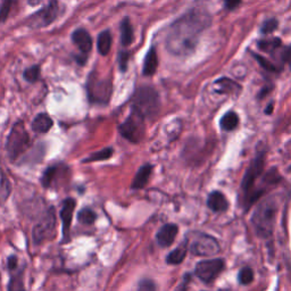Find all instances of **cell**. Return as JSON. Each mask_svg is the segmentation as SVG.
<instances>
[{"label":"cell","mask_w":291,"mask_h":291,"mask_svg":"<svg viewBox=\"0 0 291 291\" xmlns=\"http://www.w3.org/2000/svg\"><path fill=\"white\" fill-rule=\"evenodd\" d=\"M254 55V57L256 58V61L259 63V65L262 66L263 68L268 69L269 72H276L278 69H276V66L269 61V59H265L264 57H262V56H259L257 54H252Z\"/></svg>","instance_id":"obj_32"},{"label":"cell","mask_w":291,"mask_h":291,"mask_svg":"<svg viewBox=\"0 0 291 291\" xmlns=\"http://www.w3.org/2000/svg\"><path fill=\"white\" fill-rule=\"evenodd\" d=\"M212 19L206 10L194 8L172 24L166 37V48L174 56H188L195 51L201 33Z\"/></svg>","instance_id":"obj_1"},{"label":"cell","mask_w":291,"mask_h":291,"mask_svg":"<svg viewBox=\"0 0 291 291\" xmlns=\"http://www.w3.org/2000/svg\"><path fill=\"white\" fill-rule=\"evenodd\" d=\"M157 67H158V56L155 48H149L148 52H147L145 62H143V75L152 76L156 73Z\"/></svg>","instance_id":"obj_15"},{"label":"cell","mask_w":291,"mask_h":291,"mask_svg":"<svg viewBox=\"0 0 291 291\" xmlns=\"http://www.w3.org/2000/svg\"><path fill=\"white\" fill-rule=\"evenodd\" d=\"M133 27L129 19H124L121 23V42L124 47H128L133 42Z\"/></svg>","instance_id":"obj_19"},{"label":"cell","mask_w":291,"mask_h":291,"mask_svg":"<svg viewBox=\"0 0 291 291\" xmlns=\"http://www.w3.org/2000/svg\"><path fill=\"white\" fill-rule=\"evenodd\" d=\"M272 107H273V106H272V104H271V105H269V107L266 108L265 113H266V114H271V113H272Z\"/></svg>","instance_id":"obj_39"},{"label":"cell","mask_w":291,"mask_h":291,"mask_svg":"<svg viewBox=\"0 0 291 291\" xmlns=\"http://www.w3.org/2000/svg\"><path fill=\"white\" fill-rule=\"evenodd\" d=\"M136 291H156V287L154 285V282L150 281V280H142V281L139 283Z\"/></svg>","instance_id":"obj_35"},{"label":"cell","mask_w":291,"mask_h":291,"mask_svg":"<svg viewBox=\"0 0 291 291\" xmlns=\"http://www.w3.org/2000/svg\"><path fill=\"white\" fill-rule=\"evenodd\" d=\"M56 230V214L54 208L47 210L33 229V240L36 244H42L51 239Z\"/></svg>","instance_id":"obj_7"},{"label":"cell","mask_w":291,"mask_h":291,"mask_svg":"<svg viewBox=\"0 0 291 291\" xmlns=\"http://www.w3.org/2000/svg\"><path fill=\"white\" fill-rule=\"evenodd\" d=\"M179 232L178 226L175 224H166L157 233V241H158L159 246L168 247L173 244L175 240V237Z\"/></svg>","instance_id":"obj_14"},{"label":"cell","mask_w":291,"mask_h":291,"mask_svg":"<svg viewBox=\"0 0 291 291\" xmlns=\"http://www.w3.org/2000/svg\"><path fill=\"white\" fill-rule=\"evenodd\" d=\"M118 130H120L121 135L123 136V138L133 143H138L141 141L143 136H145V117L141 116L138 112L132 110L129 117L118 126Z\"/></svg>","instance_id":"obj_5"},{"label":"cell","mask_w":291,"mask_h":291,"mask_svg":"<svg viewBox=\"0 0 291 291\" xmlns=\"http://www.w3.org/2000/svg\"><path fill=\"white\" fill-rule=\"evenodd\" d=\"M12 187H10V182L5 174V172L0 170V202H5L6 199L9 197Z\"/></svg>","instance_id":"obj_23"},{"label":"cell","mask_w":291,"mask_h":291,"mask_svg":"<svg viewBox=\"0 0 291 291\" xmlns=\"http://www.w3.org/2000/svg\"><path fill=\"white\" fill-rule=\"evenodd\" d=\"M276 214V205L272 199H268L259 204L252 215V223L262 236L271 233Z\"/></svg>","instance_id":"obj_4"},{"label":"cell","mask_w":291,"mask_h":291,"mask_svg":"<svg viewBox=\"0 0 291 291\" xmlns=\"http://www.w3.org/2000/svg\"><path fill=\"white\" fill-rule=\"evenodd\" d=\"M129 58H130V54L126 51H122L118 55V64H120V68L121 71H126V67H128V63H129Z\"/></svg>","instance_id":"obj_36"},{"label":"cell","mask_w":291,"mask_h":291,"mask_svg":"<svg viewBox=\"0 0 291 291\" xmlns=\"http://www.w3.org/2000/svg\"><path fill=\"white\" fill-rule=\"evenodd\" d=\"M113 148H105L100 152L94 153L92 155L88 157L83 160L84 163H89V162H98V160H106L108 158H111L112 155H113Z\"/></svg>","instance_id":"obj_25"},{"label":"cell","mask_w":291,"mask_h":291,"mask_svg":"<svg viewBox=\"0 0 291 291\" xmlns=\"http://www.w3.org/2000/svg\"><path fill=\"white\" fill-rule=\"evenodd\" d=\"M32 130L38 133H47L52 128V120L47 114L41 113L34 118L32 124Z\"/></svg>","instance_id":"obj_18"},{"label":"cell","mask_w":291,"mask_h":291,"mask_svg":"<svg viewBox=\"0 0 291 291\" xmlns=\"http://www.w3.org/2000/svg\"><path fill=\"white\" fill-rule=\"evenodd\" d=\"M254 279V273H252L251 269L249 268H245L240 271L239 273V281L243 285H249V283L252 281Z\"/></svg>","instance_id":"obj_31"},{"label":"cell","mask_w":291,"mask_h":291,"mask_svg":"<svg viewBox=\"0 0 291 291\" xmlns=\"http://www.w3.org/2000/svg\"><path fill=\"white\" fill-rule=\"evenodd\" d=\"M207 205L214 212H224V210L227 209V206H229L225 196L219 191H214L209 195Z\"/></svg>","instance_id":"obj_16"},{"label":"cell","mask_w":291,"mask_h":291,"mask_svg":"<svg viewBox=\"0 0 291 291\" xmlns=\"http://www.w3.org/2000/svg\"><path fill=\"white\" fill-rule=\"evenodd\" d=\"M8 291H25L22 279L19 278V276H15V278L10 280Z\"/></svg>","instance_id":"obj_33"},{"label":"cell","mask_w":291,"mask_h":291,"mask_svg":"<svg viewBox=\"0 0 291 291\" xmlns=\"http://www.w3.org/2000/svg\"><path fill=\"white\" fill-rule=\"evenodd\" d=\"M224 2L227 9H234L240 5L241 0H224Z\"/></svg>","instance_id":"obj_37"},{"label":"cell","mask_w":291,"mask_h":291,"mask_svg":"<svg viewBox=\"0 0 291 291\" xmlns=\"http://www.w3.org/2000/svg\"><path fill=\"white\" fill-rule=\"evenodd\" d=\"M58 14V2L57 0H50L45 8L40 9L39 12L34 13L32 16L27 19V25L34 29H40L49 25L54 22Z\"/></svg>","instance_id":"obj_8"},{"label":"cell","mask_w":291,"mask_h":291,"mask_svg":"<svg viewBox=\"0 0 291 291\" xmlns=\"http://www.w3.org/2000/svg\"><path fill=\"white\" fill-rule=\"evenodd\" d=\"M16 262H17V259H16L15 256H12V257H10L9 261H8V268L10 269H15L16 268Z\"/></svg>","instance_id":"obj_38"},{"label":"cell","mask_w":291,"mask_h":291,"mask_svg":"<svg viewBox=\"0 0 291 291\" xmlns=\"http://www.w3.org/2000/svg\"><path fill=\"white\" fill-rule=\"evenodd\" d=\"M132 110L138 112L145 120L156 116L159 111L158 92L153 87H140L132 97Z\"/></svg>","instance_id":"obj_2"},{"label":"cell","mask_w":291,"mask_h":291,"mask_svg":"<svg viewBox=\"0 0 291 291\" xmlns=\"http://www.w3.org/2000/svg\"><path fill=\"white\" fill-rule=\"evenodd\" d=\"M239 125V117L234 112H227L221 120V128L224 131H233Z\"/></svg>","instance_id":"obj_21"},{"label":"cell","mask_w":291,"mask_h":291,"mask_svg":"<svg viewBox=\"0 0 291 291\" xmlns=\"http://www.w3.org/2000/svg\"><path fill=\"white\" fill-rule=\"evenodd\" d=\"M263 167H264V154H259L256 158L252 160L249 168H248L246 174H245L243 183H241V188L246 198L248 199V204H249V199L251 197L252 188H254L255 181L259 175H261Z\"/></svg>","instance_id":"obj_9"},{"label":"cell","mask_w":291,"mask_h":291,"mask_svg":"<svg viewBox=\"0 0 291 291\" xmlns=\"http://www.w3.org/2000/svg\"><path fill=\"white\" fill-rule=\"evenodd\" d=\"M78 219L83 224H92L97 219L96 213L89 208H84L78 214Z\"/></svg>","instance_id":"obj_28"},{"label":"cell","mask_w":291,"mask_h":291,"mask_svg":"<svg viewBox=\"0 0 291 291\" xmlns=\"http://www.w3.org/2000/svg\"><path fill=\"white\" fill-rule=\"evenodd\" d=\"M75 208V201L72 198H67L63 204L61 210V219L63 222V234L65 238L69 237V227H71L73 213Z\"/></svg>","instance_id":"obj_13"},{"label":"cell","mask_w":291,"mask_h":291,"mask_svg":"<svg viewBox=\"0 0 291 291\" xmlns=\"http://www.w3.org/2000/svg\"><path fill=\"white\" fill-rule=\"evenodd\" d=\"M72 40L76 47L79 48L82 57L88 58V55H89L91 49H92V39H91L88 31L84 29L75 30L72 36Z\"/></svg>","instance_id":"obj_12"},{"label":"cell","mask_w":291,"mask_h":291,"mask_svg":"<svg viewBox=\"0 0 291 291\" xmlns=\"http://www.w3.org/2000/svg\"><path fill=\"white\" fill-rule=\"evenodd\" d=\"M190 251L197 256H212L216 255L220 251V246L214 238L206 236V234H201V236L194 238L190 246Z\"/></svg>","instance_id":"obj_11"},{"label":"cell","mask_w":291,"mask_h":291,"mask_svg":"<svg viewBox=\"0 0 291 291\" xmlns=\"http://www.w3.org/2000/svg\"><path fill=\"white\" fill-rule=\"evenodd\" d=\"M224 269V262L222 259H208V261H202L198 263L196 268V274L201 281L210 282L215 280L222 269Z\"/></svg>","instance_id":"obj_10"},{"label":"cell","mask_w":291,"mask_h":291,"mask_svg":"<svg viewBox=\"0 0 291 291\" xmlns=\"http://www.w3.org/2000/svg\"><path fill=\"white\" fill-rule=\"evenodd\" d=\"M185 255H187V250H185V247L182 246L178 249H175L168 255L167 257V263L170 264H180V263L183 261Z\"/></svg>","instance_id":"obj_26"},{"label":"cell","mask_w":291,"mask_h":291,"mask_svg":"<svg viewBox=\"0 0 291 291\" xmlns=\"http://www.w3.org/2000/svg\"><path fill=\"white\" fill-rule=\"evenodd\" d=\"M23 76L27 82H30V83L37 82L40 78V67L38 65H34V66H32V67L25 69V71H24Z\"/></svg>","instance_id":"obj_29"},{"label":"cell","mask_w":291,"mask_h":291,"mask_svg":"<svg viewBox=\"0 0 291 291\" xmlns=\"http://www.w3.org/2000/svg\"><path fill=\"white\" fill-rule=\"evenodd\" d=\"M257 45L262 51L274 52L275 50H278V49L281 47V40L278 39V38H271V39L259 40Z\"/></svg>","instance_id":"obj_24"},{"label":"cell","mask_w":291,"mask_h":291,"mask_svg":"<svg viewBox=\"0 0 291 291\" xmlns=\"http://www.w3.org/2000/svg\"><path fill=\"white\" fill-rule=\"evenodd\" d=\"M87 91L91 103L107 104L111 99L113 88L110 80L99 79L94 74H90L87 83Z\"/></svg>","instance_id":"obj_6"},{"label":"cell","mask_w":291,"mask_h":291,"mask_svg":"<svg viewBox=\"0 0 291 291\" xmlns=\"http://www.w3.org/2000/svg\"><path fill=\"white\" fill-rule=\"evenodd\" d=\"M57 172H58L57 166H51V167H49L48 170H45L44 175H42V179H41L42 185H44V187H45V188L50 187L51 183L55 180V177L57 175Z\"/></svg>","instance_id":"obj_27"},{"label":"cell","mask_w":291,"mask_h":291,"mask_svg":"<svg viewBox=\"0 0 291 291\" xmlns=\"http://www.w3.org/2000/svg\"><path fill=\"white\" fill-rule=\"evenodd\" d=\"M98 51L100 55L106 56L112 48V34L110 31H103L98 37L97 41Z\"/></svg>","instance_id":"obj_20"},{"label":"cell","mask_w":291,"mask_h":291,"mask_svg":"<svg viewBox=\"0 0 291 291\" xmlns=\"http://www.w3.org/2000/svg\"><path fill=\"white\" fill-rule=\"evenodd\" d=\"M153 172V166L147 164V165H143L142 167H140V170L138 171V173L135 174L134 179H133L132 182V188L133 189H141L145 187L148 182L150 175H152Z\"/></svg>","instance_id":"obj_17"},{"label":"cell","mask_w":291,"mask_h":291,"mask_svg":"<svg viewBox=\"0 0 291 291\" xmlns=\"http://www.w3.org/2000/svg\"><path fill=\"white\" fill-rule=\"evenodd\" d=\"M10 6H12V0H5L1 6V9H0V23L5 22L7 17L9 15Z\"/></svg>","instance_id":"obj_34"},{"label":"cell","mask_w":291,"mask_h":291,"mask_svg":"<svg viewBox=\"0 0 291 291\" xmlns=\"http://www.w3.org/2000/svg\"><path fill=\"white\" fill-rule=\"evenodd\" d=\"M30 146V135L26 132L22 121L16 122L10 130L6 143V150L9 158L15 160L25 153Z\"/></svg>","instance_id":"obj_3"},{"label":"cell","mask_w":291,"mask_h":291,"mask_svg":"<svg viewBox=\"0 0 291 291\" xmlns=\"http://www.w3.org/2000/svg\"><path fill=\"white\" fill-rule=\"evenodd\" d=\"M278 26H279L278 21H276L275 19H269L268 21H265V22L262 24L261 32L263 34H269V33L274 32Z\"/></svg>","instance_id":"obj_30"},{"label":"cell","mask_w":291,"mask_h":291,"mask_svg":"<svg viewBox=\"0 0 291 291\" xmlns=\"http://www.w3.org/2000/svg\"><path fill=\"white\" fill-rule=\"evenodd\" d=\"M215 86L219 88L220 92H229V93H239L240 91V87L238 86L236 82L231 81V80L226 79V78H222L220 80H217L215 82Z\"/></svg>","instance_id":"obj_22"}]
</instances>
